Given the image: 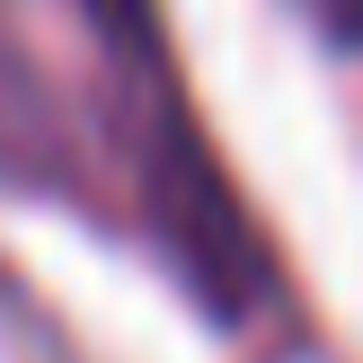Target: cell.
<instances>
[{
	"label": "cell",
	"instance_id": "3",
	"mask_svg": "<svg viewBox=\"0 0 363 363\" xmlns=\"http://www.w3.org/2000/svg\"><path fill=\"white\" fill-rule=\"evenodd\" d=\"M301 9L319 18V35H328V45L363 53V0H301Z\"/></svg>",
	"mask_w": 363,
	"mask_h": 363
},
{
	"label": "cell",
	"instance_id": "2",
	"mask_svg": "<svg viewBox=\"0 0 363 363\" xmlns=\"http://www.w3.org/2000/svg\"><path fill=\"white\" fill-rule=\"evenodd\" d=\"M80 9L98 18V35L116 53H133L142 71H160V9H151V0H80Z\"/></svg>",
	"mask_w": 363,
	"mask_h": 363
},
{
	"label": "cell",
	"instance_id": "1",
	"mask_svg": "<svg viewBox=\"0 0 363 363\" xmlns=\"http://www.w3.org/2000/svg\"><path fill=\"white\" fill-rule=\"evenodd\" d=\"M142 204H151L160 248L177 257V275L195 284V301H204L222 328H240V319L266 301V284H275L266 275V240L240 213L230 177L213 169L204 133L186 124L177 98H160L151 116H142Z\"/></svg>",
	"mask_w": 363,
	"mask_h": 363
}]
</instances>
